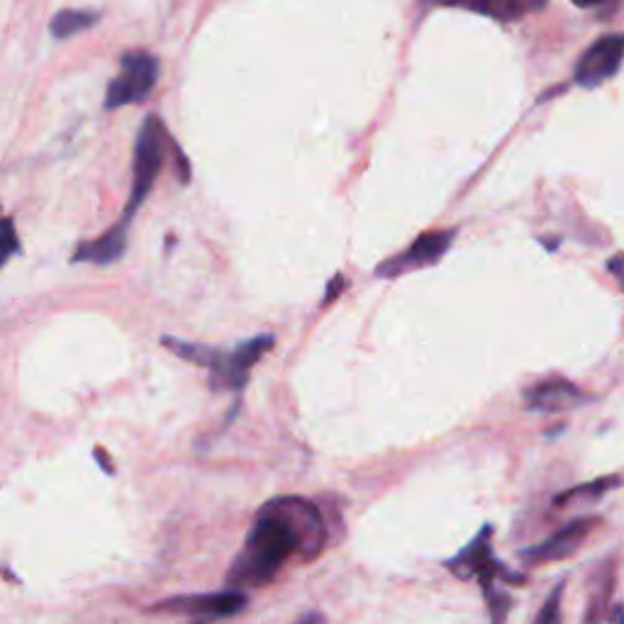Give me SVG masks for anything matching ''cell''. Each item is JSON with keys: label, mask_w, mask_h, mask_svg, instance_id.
I'll use <instances>...</instances> for the list:
<instances>
[{"label": "cell", "mask_w": 624, "mask_h": 624, "mask_svg": "<svg viewBox=\"0 0 624 624\" xmlns=\"http://www.w3.org/2000/svg\"><path fill=\"white\" fill-rule=\"evenodd\" d=\"M327 545L322 513L298 495L273 498L266 503L249 529L244 547L228 571V586L264 588L279 576L291 556L310 561Z\"/></svg>", "instance_id": "obj_1"}, {"label": "cell", "mask_w": 624, "mask_h": 624, "mask_svg": "<svg viewBox=\"0 0 624 624\" xmlns=\"http://www.w3.org/2000/svg\"><path fill=\"white\" fill-rule=\"evenodd\" d=\"M163 344H167L173 354L181 356V359L208 368L212 388H218V391H240V388L249 381L252 368L264 359V354L271 350L276 340L271 334H259L242 342L240 346H234L230 352L215 350V346L206 344L171 340V337H167Z\"/></svg>", "instance_id": "obj_2"}, {"label": "cell", "mask_w": 624, "mask_h": 624, "mask_svg": "<svg viewBox=\"0 0 624 624\" xmlns=\"http://www.w3.org/2000/svg\"><path fill=\"white\" fill-rule=\"evenodd\" d=\"M490 539H493V525H484V529L478 531L470 545L458 551L454 559L446 561V568L452 571L458 580H474V578L480 580V586H484L488 598V608L493 610V620H503L505 612L510 610V598L498 596L493 590L495 578L515 583H522L525 578L500 564L493 556V545H490Z\"/></svg>", "instance_id": "obj_3"}, {"label": "cell", "mask_w": 624, "mask_h": 624, "mask_svg": "<svg viewBox=\"0 0 624 624\" xmlns=\"http://www.w3.org/2000/svg\"><path fill=\"white\" fill-rule=\"evenodd\" d=\"M167 142L169 132L157 115H147L135 139V159H132V191L125 215L122 220L132 222L135 212L142 208V203L155 188L159 173L163 169V159H167Z\"/></svg>", "instance_id": "obj_4"}, {"label": "cell", "mask_w": 624, "mask_h": 624, "mask_svg": "<svg viewBox=\"0 0 624 624\" xmlns=\"http://www.w3.org/2000/svg\"><path fill=\"white\" fill-rule=\"evenodd\" d=\"M159 78V59L147 52H127L122 54V71L112 78L106 94V108L118 110L132 103H142L157 86Z\"/></svg>", "instance_id": "obj_5"}, {"label": "cell", "mask_w": 624, "mask_h": 624, "mask_svg": "<svg viewBox=\"0 0 624 624\" xmlns=\"http://www.w3.org/2000/svg\"><path fill=\"white\" fill-rule=\"evenodd\" d=\"M247 605V596L242 590H222V592H206V596H179L155 602L147 612L155 615H181L188 620L208 622V620H224L237 615Z\"/></svg>", "instance_id": "obj_6"}, {"label": "cell", "mask_w": 624, "mask_h": 624, "mask_svg": "<svg viewBox=\"0 0 624 624\" xmlns=\"http://www.w3.org/2000/svg\"><path fill=\"white\" fill-rule=\"evenodd\" d=\"M456 240V230H442V232H425L407 247L405 252L397 254V257L383 261L376 269L378 279H397V276H405L417 269H425V266H432L444 257Z\"/></svg>", "instance_id": "obj_7"}, {"label": "cell", "mask_w": 624, "mask_h": 624, "mask_svg": "<svg viewBox=\"0 0 624 624\" xmlns=\"http://www.w3.org/2000/svg\"><path fill=\"white\" fill-rule=\"evenodd\" d=\"M624 54V39L620 35H605L600 37L596 45H590L586 52L580 54L576 71H573V81L580 88H598L617 74L622 66Z\"/></svg>", "instance_id": "obj_8"}, {"label": "cell", "mask_w": 624, "mask_h": 624, "mask_svg": "<svg viewBox=\"0 0 624 624\" xmlns=\"http://www.w3.org/2000/svg\"><path fill=\"white\" fill-rule=\"evenodd\" d=\"M598 525H600L598 517H578V519H573V522H568L566 527H561L556 535H551L549 539L539 541L537 547L522 551L519 556L529 566L554 564V561L571 559L583 547V541H586L592 535V529H596Z\"/></svg>", "instance_id": "obj_9"}, {"label": "cell", "mask_w": 624, "mask_h": 624, "mask_svg": "<svg viewBox=\"0 0 624 624\" xmlns=\"http://www.w3.org/2000/svg\"><path fill=\"white\" fill-rule=\"evenodd\" d=\"M588 401V395L564 378H549L525 391V405L531 413H566Z\"/></svg>", "instance_id": "obj_10"}, {"label": "cell", "mask_w": 624, "mask_h": 624, "mask_svg": "<svg viewBox=\"0 0 624 624\" xmlns=\"http://www.w3.org/2000/svg\"><path fill=\"white\" fill-rule=\"evenodd\" d=\"M439 3L464 8L468 13L503 20V23H513V20L529 13H539L547 5V0H439Z\"/></svg>", "instance_id": "obj_11"}, {"label": "cell", "mask_w": 624, "mask_h": 624, "mask_svg": "<svg viewBox=\"0 0 624 624\" xmlns=\"http://www.w3.org/2000/svg\"><path fill=\"white\" fill-rule=\"evenodd\" d=\"M127 220H120L115 228H110L103 237L90 240L78 244V249L74 254V261H88L98 266H108L112 261H118L127 247Z\"/></svg>", "instance_id": "obj_12"}, {"label": "cell", "mask_w": 624, "mask_h": 624, "mask_svg": "<svg viewBox=\"0 0 624 624\" xmlns=\"http://www.w3.org/2000/svg\"><path fill=\"white\" fill-rule=\"evenodd\" d=\"M98 23H100L98 10L66 8V10H59V13L52 17V23H49V33H52V37L57 39H69V37L86 33V29H90Z\"/></svg>", "instance_id": "obj_13"}, {"label": "cell", "mask_w": 624, "mask_h": 624, "mask_svg": "<svg viewBox=\"0 0 624 624\" xmlns=\"http://www.w3.org/2000/svg\"><path fill=\"white\" fill-rule=\"evenodd\" d=\"M620 476H608V478H600V480H592V484H586V486H576V488H571L568 493H561L556 498V505H564V503H571V500H576V498H600L602 493H608V490H615L620 488Z\"/></svg>", "instance_id": "obj_14"}, {"label": "cell", "mask_w": 624, "mask_h": 624, "mask_svg": "<svg viewBox=\"0 0 624 624\" xmlns=\"http://www.w3.org/2000/svg\"><path fill=\"white\" fill-rule=\"evenodd\" d=\"M17 249L20 240L13 218H0V269L10 261V257H15Z\"/></svg>", "instance_id": "obj_15"}, {"label": "cell", "mask_w": 624, "mask_h": 624, "mask_svg": "<svg viewBox=\"0 0 624 624\" xmlns=\"http://www.w3.org/2000/svg\"><path fill=\"white\" fill-rule=\"evenodd\" d=\"M564 586H566V583H559V586L554 588V592H551V598L545 602V608H541V612L537 615L539 624L559 622V600H561V592H564Z\"/></svg>", "instance_id": "obj_16"}, {"label": "cell", "mask_w": 624, "mask_h": 624, "mask_svg": "<svg viewBox=\"0 0 624 624\" xmlns=\"http://www.w3.org/2000/svg\"><path fill=\"white\" fill-rule=\"evenodd\" d=\"M620 266H622V257L617 254V257H612V261H610V271H612V276H615V279H620V276H622Z\"/></svg>", "instance_id": "obj_17"}, {"label": "cell", "mask_w": 624, "mask_h": 624, "mask_svg": "<svg viewBox=\"0 0 624 624\" xmlns=\"http://www.w3.org/2000/svg\"><path fill=\"white\" fill-rule=\"evenodd\" d=\"M573 5H578V8H596L600 3H605V0H571Z\"/></svg>", "instance_id": "obj_18"}, {"label": "cell", "mask_w": 624, "mask_h": 624, "mask_svg": "<svg viewBox=\"0 0 624 624\" xmlns=\"http://www.w3.org/2000/svg\"><path fill=\"white\" fill-rule=\"evenodd\" d=\"M620 620H622V608L617 605L615 612H612V622H620Z\"/></svg>", "instance_id": "obj_19"}, {"label": "cell", "mask_w": 624, "mask_h": 624, "mask_svg": "<svg viewBox=\"0 0 624 624\" xmlns=\"http://www.w3.org/2000/svg\"><path fill=\"white\" fill-rule=\"evenodd\" d=\"M313 620L320 622L322 617H320V615H305V617H301V622H313Z\"/></svg>", "instance_id": "obj_20"}]
</instances>
